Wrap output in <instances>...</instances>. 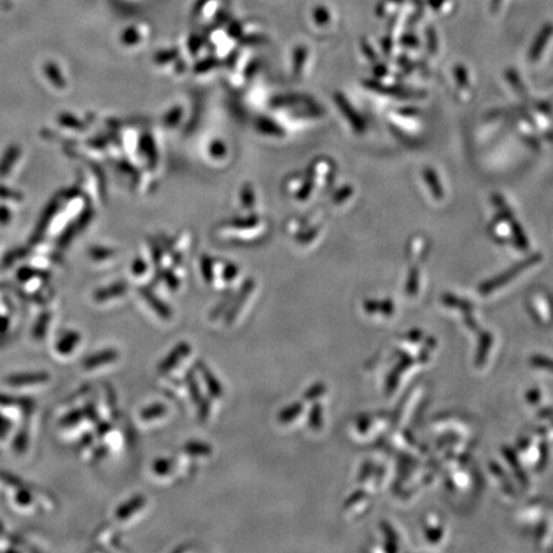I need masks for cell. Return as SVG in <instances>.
Returning <instances> with one entry per match:
<instances>
[{"label": "cell", "instance_id": "9", "mask_svg": "<svg viewBox=\"0 0 553 553\" xmlns=\"http://www.w3.org/2000/svg\"><path fill=\"white\" fill-rule=\"evenodd\" d=\"M183 452L190 456L208 457L213 454V449L205 442L190 441L183 446Z\"/></svg>", "mask_w": 553, "mask_h": 553}, {"label": "cell", "instance_id": "14", "mask_svg": "<svg viewBox=\"0 0 553 553\" xmlns=\"http://www.w3.org/2000/svg\"><path fill=\"white\" fill-rule=\"evenodd\" d=\"M78 342H80V336H78L77 333H75V332H72V333H69V335L66 337V340L63 341V344H60V351H63L64 354L71 352Z\"/></svg>", "mask_w": 553, "mask_h": 553}, {"label": "cell", "instance_id": "4", "mask_svg": "<svg viewBox=\"0 0 553 553\" xmlns=\"http://www.w3.org/2000/svg\"><path fill=\"white\" fill-rule=\"evenodd\" d=\"M118 358H120V354H118L117 350L108 349V350L99 351L89 356L88 359L85 360L83 365H85L86 369H95V368L102 367V365L111 364L113 361L118 360Z\"/></svg>", "mask_w": 553, "mask_h": 553}, {"label": "cell", "instance_id": "15", "mask_svg": "<svg viewBox=\"0 0 553 553\" xmlns=\"http://www.w3.org/2000/svg\"><path fill=\"white\" fill-rule=\"evenodd\" d=\"M197 405V407H199V410H197V418L199 420L204 423V421H206L208 418H209L210 415V402L206 400V398H204L202 397V401L199 402Z\"/></svg>", "mask_w": 553, "mask_h": 553}, {"label": "cell", "instance_id": "5", "mask_svg": "<svg viewBox=\"0 0 553 553\" xmlns=\"http://www.w3.org/2000/svg\"><path fill=\"white\" fill-rule=\"evenodd\" d=\"M141 293L145 300L148 301L150 307L159 315L160 319H163V321H171L172 319V310L169 309V307L165 302H163L162 300L158 299L157 296L153 295L149 290H144V291H141Z\"/></svg>", "mask_w": 553, "mask_h": 553}, {"label": "cell", "instance_id": "16", "mask_svg": "<svg viewBox=\"0 0 553 553\" xmlns=\"http://www.w3.org/2000/svg\"><path fill=\"white\" fill-rule=\"evenodd\" d=\"M38 382H43V375H27V377H23V375H18L17 378H13L12 379V383H15V384H27V383H38Z\"/></svg>", "mask_w": 553, "mask_h": 553}, {"label": "cell", "instance_id": "2", "mask_svg": "<svg viewBox=\"0 0 553 553\" xmlns=\"http://www.w3.org/2000/svg\"><path fill=\"white\" fill-rule=\"evenodd\" d=\"M196 369L199 370V373L202 375V381L205 383L206 388H208V393L213 398H220L223 396L225 391H223V386L222 383L218 381L217 377L211 372L206 364H204L202 361H197L196 363Z\"/></svg>", "mask_w": 553, "mask_h": 553}, {"label": "cell", "instance_id": "13", "mask_svg": "<svg viewBox=\"0 0 553 553\" xmlns=\"http://www.w3.org/2000/svg\"><path fill=\"white\" fill-rule=\"evenodd\" d=\"M326 393V386L321 383V382H318V383H314L312 387H309V388L305 391V393H304V400H307V401H314V400H318L319 397H322L323 395Z\"/></svg>", "mask_w": 553, "mask_h": 553}, {"label": "cell", "instance_id": "17", "mask_svg": "<svg viewBox=\"0 0 553 553\" xmlns=\"http://www.w3.org/2000/svg\"><path fill=\"white\" fill-rule=\"evenodd\" d=\"M97 430H99L97 433L100 434V435H105V434L109 432V426H106V424H103V426H100L97 428Z\"/></svg>", "mask_w": 553, "mask_h": 553}, {"label": "cell", "instance_id": "10", "mask_svg": "<svg viewBox=\"0 0 553 553\" xmlns=\"http://www.w3.org/2000/svg\"><path fill=\"white\" fill-rule=\"evenodd\" d=\"M186 386L188 389V395L191 397L194 404H199L202 401V389H200V384L195 377L194 372H187L186 374Z\"/></svg>", "mask_w": 553, "mask_h": 553}, {"label": "cell", "instance_id": "1", "mask_svg": "<svg viewBox=\"0 0 553 553\" xmlns=\"http://www.w3.org/2000/svg\"><path fill=\"white\" fill-rule=\"evenodd\" d=\"M191 352H192L191 344H187V342H180L176 347H173L164 359L160 361V364L158 365V372L162 375L171 373L172 370L180 365L183 360L187 359L191 355Z\"/></svg>", "mask_w": 553, "mask_h": 553}, {"label": "cell", "instance_id": "8", "mask_svg": "<svg viewBox=\"0 0 553 553\" xmlns=\"http://www.w3.org/2000/svg\"><path fill=\"white\" fill-rule=\"evenodd\" d=\"M167 414H168V407L164 404L157 402V404H151L146 406L145 409H142L140 412V418L142 421L149 423V421H154L157 419L164 418Z\"/></svg>", "mask_w": 553, "mask_h": 553}, {"label": "cell", "instance_id": "7", "mask_svg": "<svg viewBox=\"0 0 553 553\" xmlns=\"http://www.w3.org/2000/svg\"><path fill=\"white\" fill-rule=\"evenodd\" d=\"M302 412H304V404L299 402V401H295L292 404L284 406V409L278 412L276 419L282 426H288L293 421H296V419L299 418Z\"/></svg>", "mask_w": 553, "mask_h": 553}, {"label": "cell", "instance_id": "12", "mask_svg": "<svg viewBox=\"0 0 553 553\" xmlns=\"http://www.w3.org/2000/svg\"><path fill=\"white\" fill-rule=\"evenodd\" d=\"M307 424L313 430H319L323 426V407L322 405H313L312 410L309 412Z\"/></svg>", "mask_w": 553, "mask_h": 553}, {"label": "cell", "instance_id": "3", "mask_svg": "<svg viewBox=\"0 0 553 553\" xmlns=\"http://www.w3.org/2000/svg\"><path fill=\"white\" fill-rule=\"evenodd\" d=\"M146 506V497L142 494H136L134 497H131L130 500L122 503L120 507L117 508L115 511V517L118 520H127L131 516L137 514L140 510Z\"/></svg>", "mask_w": 553, "mask_h": 553}, {"label": "cell", "instance_id": "11", "mask_svg": "<svg viewBox=\"0 0 553 553\" xmlns=\"http://www.w3.org/2000/svg\"><path fill=\"white\" fill-rule=\"evenodd\" d=\"M173 468L174 463L172 458H167V457H159L153 463V471L159 477L169 475L173 471Z\"/></svg>", "mask_w": 553, "mask_h": 553}, {"label": "cell", "instance_id": "6", "mask_svg": "<svg viewBox=\"0 0 553 553\" xmlns=\"http://www.w3.org/2000/svg\"><path fill=\"white\" fill-rule=\"evenodd\" d=\"M251 291H253V286L251 284H245L244 286V288L239 292V298L232 304L228 313L225 314V323L227 326H231L232 323L237 319V315L239 314L241 309L244 307V304H245V301H246Z\"/></svg>", "mask_w": 553, "mask_h": 553}]
</instances>
